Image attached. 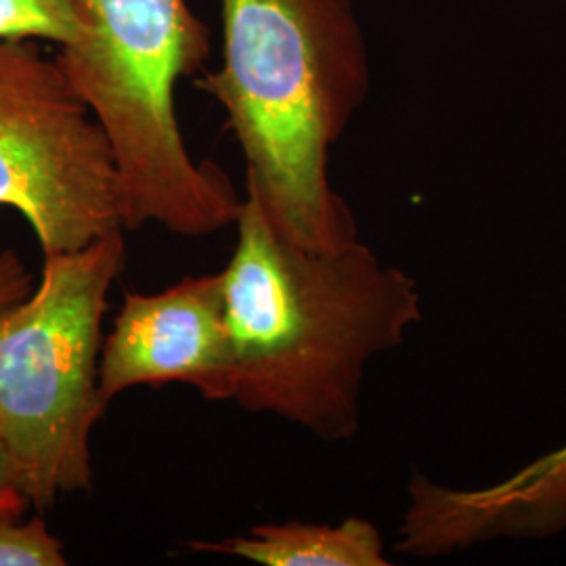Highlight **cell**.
Wrapping results in <instances>:
<instances>
[{
  "mask_svg": "<svg viewBox=\"0 0 566 566\" xmlns=\"http://www.w3.org/2000/svg\"><path fill=\"white\" fill-rule=\"evenodd\" d=\"M223 271L233 399L327 443L359 430L365 371L422 319L418 283L361 240L311 250L245 193Z\"/></svg>",
  "mask_w": 566,
  "mask_h": 566,
  "instance_id": "obj_1",
  "label": "cell"
},
{
  "mask_svg": "<svg viewBox=\"0 0 566 566\" xmlns=\"http://www.w3.org/2000/svg\"><path fill=\"white\" fill-rule=\"evenodd\" d=\"M223 61L196 86L223 107L245 158V193L287 240L336 250L359 240L329 182V151L369 91L350 0H221Z\"/></svg>",
  "mask_w": 566,
  "mask_h": 566,
  "instance_id": "obj_2",
  "label": "cell"
},
{
  "mask_svg": "<svg viewBox=\"0 0 566 566\" xmlns=\"http://www.w3.org/2000/svg\"><path fill=\"white\" fill-rule=\"evenodd\" d=\"M81 21L55 60L112 143L124 231L200 240L235 224L242 198L217 164L193 160L177 118V84L210 57L203 21L187 0H81Z\"/></svg>",
  "mask_w": 566,
  "mask_h": 566,
  "instance_id": "obj_3",
  "label": "cell"
},
{
  "mask_svg": "<svg viewBox=\"0 0 566 566\" xmlns=\"http://www.w3.org/2000/svg\"><path fill=\"white\" fill-rule=\"evenodd\" d=\"M124 261V231L49 254L39 287L0 308V446L39 512L93 486L103 317Z\"/></svg>",
  "mask_w": 566,
  "mask_h": 566,
  "instance_id": "obj_4",
  "label": "cell"
},
{
  "mask_svg": "<svg viewBox=\"0 0 566 566\" xmlns=\"http://www.w3.org/2000/svg\"><path fill=\"white\" fill-rule=\"evenodd\" d=\"M0 206L30 223L44 256L124 231L112 143L34 41H0Z\"/></svg>",
  "mask_w": 566,
  "mask_h": 566,
  "instance_id": "obj_5",
  "label": "cell"
},
{
  "mask_svg": "<svg viewBox=\"0 0 566 566\" xmlns=\"http://www.w3.org/2000/svg\"><path fill=\"white\" fill-rule=\"evenodd\" d=\"M193 386L206 401L233 399V343L223 271L124 294L103 338L99 395L105 405L137 386Z\"/></svg>",
  "mask_w": 566,
  "mask_h": 566,
  "instance_id": "obj_6",
  "label": "cell"
},
{
  "mask_svg": "<svg viewBox=\"0 0 566 566\" xmlns=\"http://www.w3.org/2000/svg\"><path fill=\"white\" fill-rule=\"evenodd\" d=\"M189 549L227 554L264 566H388L382 533L364 518L340 525L269 523L219 542H189Z\"/></svg>",
  "mask_w": 566,
  "mask_h": 566,
  "instance_id": "obj_7",
  "label": "cell"
},
{
  "mask_svg": "<svg viewBox=\"0 0 566 566\" xmlns=\"http://www.w3.org/2000/svg\"><path fill=\"white\" fill-rule=\"evenodd\" d=\"M81 0H0V41H46L60 49L81 36Z\"/></svg>",
  "mask_w": 566,
  "mask_h": 566,
  "instance_id": "obj_8",
  "label": "cell"
},
{
  "mask_svg": "<svg viewBox=\"0 0 566 566\" xmlns=\"http://www.w3.org/2000/svg\"><path fill=\"white\" fill-rule=\"evenodd\" d=\"M67 565L60 539L41 516H0V566Z\"/></svg>",
  "mask_w": 566,
  "mask_h": 566,
  "instance_id": "obj_9",
  "label": "cell"
},
{
  "mask_svg": "<svg viewBox=\"0 0 566 566\" xmlns=\"http://www.w3.org/2000/svg\"><path fill=\"white\" fill-rule=\"evenodd\" d=\"M32 290V273L13 250L0 252V308L18 303Z\"/></svg>",
  "mask_w": 566,
  "mask_h": 566,
  "instance_id": "obj_10",
  "label": "cell"
},
{
  "mask_svg": "<svg viewBox=\"0 0 566 566\" xmlns=\"http://www.w3.org/2000/svg\"><path fill=\"white\" fill-rule=\"evenodd\" d=\"M30 510L15 474L9 464V458L0 446V516H21Z\"/></svg>",
  "mask_w": 566,
  "mask_h": 566,
  "instance_id": "obj_11",
  "label": "cell"
},
{
  "mask_svg": "<svg viewBox=\"0 0 566 566\" xmlns=\"http://www.w3.org/2000/svg\"><path fill=\"white\" fill-rule=\"evenodd\" d=\"M560 2H565V4H566V0H560Z\"/></svg>",
  "mask_w": 566,
  "mask_h": 566,
  "instance_id": "obj_12",
  "label": "cell"
}]
</instances>
